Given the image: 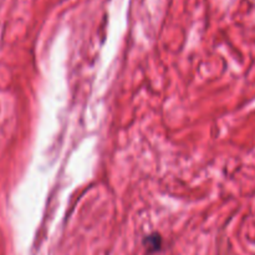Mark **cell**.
<instances>
[{"instance_id": "6da1fadb", "label": "cell", "mask_w": 255, "mask_h": 255, "mask_svg": "<svg viewBox=\"0 0 255 255\" xmlns=\"http://www.w3.org/2000/svg\"><path fill=\"white\" fill-rule=\"evenodd\" d=\"M144 246L148 249V252H157L162 246V239L158 234L148 236L144 239Z\"/></svg>"}]
</instances>
